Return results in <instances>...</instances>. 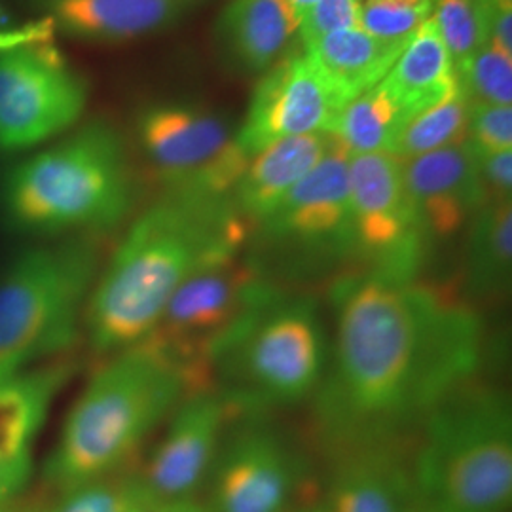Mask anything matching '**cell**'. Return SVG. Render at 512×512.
Listing matches in <instances>:
<instances>
[{
  "instance_id": "1",
  "label": "cell",
  "mask_w": 512,
  "mask_h": 512,
  "mask_svg": "<svg viewBox=\"0 0 512 512\" xmlns=\"http://www.w3.org/2000/svg\"><path fill=\"white\" fill-rule=\"evenodd\" d=\"M336 332L313 401L323 452L406 446L440 404L476 380L486 329L467 300L421 277L349 270L330 287Z\"/></svg>"
},
{
  "instance_id": "2",
  "label": "cell",
  "mask_w": 512,
  "mask_h": 512,
  "mask_svg": "<svg viewBox=\"0 0 512 512\" xmlns=\"http://www.w3.org/2000/svg\"><path fill=\"white\" fill-rule=\"evenodd\" d=\"M247 220L234 200L165 196L152 205L97 275L84 327L97 353L143 342L169 300L194 275L241 256Z\"/></svg>"
},
{
  "instance_id": "3",
  "label": "cell",
  "mask_w": 512,
  "mask_h": 512,
  "mask_svg": "<svg viewBox=\"0 0 512 512\" xmlns=\"http://www.w3.org/2000/svg\"><path fill=\"white\" fill-rule=\"evenodd\" d=\"M196 389L188 370L150 340L114 353L69 410L48 480L67 494L109 478Z\"/></svg>"
},
{
  "instance_id": "4",
  "label": "cell",
  "mask_w": 512,
  "mask_h": 512,
  "mask_svg": "<svg viewBox=\"0 0 512 512\" xmlns=\"http://www.w3.org/2000/svg\"><path fill=\"white\" fill-rule=\"evenodd\" d=\"M408 454L420 512H507L512 501L509 395L473 380L423 421Z\"/></svg>"
},
{
  "instance_id": "5",
  "label": "cell",
  "mask_w": 512,
  "mask_h": 512,
  "mask_svg": "<svg viewBox=\"0 0 512 512\" xmlns=\"http://www.w3.org/2000/svg\"><path fill=\"white\" fill-rule=\"evenodd\" d=\"M133 205L128 154L116 129L93 122L12 169L4 209L31 234L99 232L126 219Z\"/></svg>"
},
{
  "instance_id": "6",
  "label": "cell",
  "mask_w": 512,
  "mask_h": 512,
  "mask_svg": "<svg viewBox=\"0 0 512 512\" xmlns=\"http://www.w3.org/2000/svg\"><path fill=\"white\" fill-rule=\"evenodd\" d=\"M329 351L319 302L283 291L256 310L217 355L213 385L243 418L296 406L315 395Z\"/></svg>"
},
{
  "instance_id": "7",
  "label": "cell",
  "mask_w": 512,
  "mask_h": 512,
  "mask_svg": "<svg viewBox=\"0 0 512 512\" xmlns=\"http://www.w3.org/2000/svg\"><path fill=\"white\" fill-rule=\"evenodd\" d=\"M99 275L92 239L35 247L0 277V380L73 348Z\"/></svg>"
},
{
  "instance_id": "8",
  "label": "cell",
  "mask_w": 512,
  "mask_h": 512,
  "mask_svg": "<svg viewBox=\"0 0 512 512\" xmlns=\"http://www.w3.org/2000/svg\"><path fill=\"white\" fill-rule=\"evenodd\" d=\"M349 158L332 135L323 160L256 224L249 256L279 287L340 277L344 266L353 268Z\"/></svg>"
},
{
  "instance_id": "9",
  "label": "cell",
  "mask_w": 512,
  "mask_h": 512,
  "mask_svg": "<svg viewBox=\"0 0 512 512\" xmlns=\"http://www.w3.org/2000/svg\"><path fill=\"white\" fill-rule=\"evenodd\" d=\"M285 291L249 255L209 268L173 294L145 340L188 370L198 389L215 387L211 368L247 319Z\"/></svg>"
},
{
  "instance_id": "10",
  "label": "cell",
  "mask_w": 512,
  "mask_h": 512,
  "mask_svg": "<svg viewBox=\"0 0 512 512\" xmlns=\"http://www.w3.org/2000/svg\"><path fill=\"white\" fill-rule=\"evenodd\" d=\"M353 270L416 279L429 260L425 238L406 196L403 162L391 152L349 158Z\"/></svg>"
},
{
  "instance_id": "11",
  "label": "cell",
  "mask_w": 512,
  "mask_h": 512,
  "mask_svg": "<svg viewBox=\"0 0 512 512\" xmlns=\"http://www.w3.org/2000/svg\"><path fill=\"white\" fill-rule=\"evenodd\" d=\"M88 95L54 42L0 54V150L37 147L73 128Z\"/></svg>"
},
{
  "instance_id": "12",
  "label": "cell",
  "mask_w": 512,
  "mask_h": 512,
  "mask_svg": "<svg viewBox=\"0 0 512 512\" xmlns=\"http://www.w3.org/2000/svg\"><path fill=\"white\" fill-rule=\"evenodd\" d=\"M211 469L209 512H285L304 476L293 444L258 416L222 440Z\"/></svg>"
},
{
  "instance_id": "13",
  "label": "cell",
  "mask_w": 512,
  "mask_h": 512,
  "mask_svg": "<svg viewBox=\"0 0 512 512\" xmlns=\"http://www.w3.org/2000/svg\"><path fill=\"white\" fill-rule=\"evenodd\" d=\"M344 107L310 55L285 54L274 67L262 73L243 126L234 139L253 158L262 148L281 139L332 133Z\"/></svg>"
},
{
  "instance_id": "14",
  "label": "cell",
  "mask_w": 512,
  "mask_h": 512,
  "mask_svg": "<svg viewBox=\"0 0 512 512\" xmlns=\"http://www.w3.org/2000/svg\"><path fill=\"white\" fill-rule=\"evenodd\" d=\"M232 418L236 412L217 387L190 391L177 404L139 478L156 503L194 497L215 465Z\"/></svg>"
},
{
  "instance_id": "15",
  "label": "cell",
  "mask_w": 512,
  "mask_h": 512,
  "mask_svg": "<svg viewBox=\"0 0 512 512\" xmlns=\"http://www.w3.org/2000/svg\"><path fill=\"white\" fill-rule=\"evenodd\" d=\"M401 162L406 196L431 245L456 236L488 203L467 141Z\"/></svg>"
},
{
  "instance_id": "16",
  "label": "cell",
  "mask_w": 512,
  "mask_h": 512,
  "mask_svg": "<svg viewBox=\"0 0 512 512\" xmlns=\"http://www.w3.org/2000/svg\"><path fill=\"white\" fill-rule=\"evenodd\" d=\"M137 133L165 186L183 183L202 173L234 143L222 118L190 105H154L143 110Z\"/></svg>"
},
{
  "instance_id": "17",
  "label": "cell",
  "mask_w": 512,
  "mask_h": 512,
  "mask_svg": "<svg viewBox=\"0 0 512 512\" xmlns=\"http://www.w3.org/2000/svg\"><path fill=\"white\" fill-rule=\"evenodd\" d=\"M69 376V363H55L0 380V501L27 484L35 440Z\"/></svg>"
},
{
  "instance_id": "18",
  "label": "cell",
  "mask_w": 512,
  "mask_h": 512,
  "mask_svg": "<svg viewBox=\"0 0 512 512\" xmlns=\"http://www.w3.org/2000/svg\"><path fill=\"white\" fill-rule=\"evenodd\" d=\"M323 512H420L406 446H378L332 459Z\"/></svg>"
},
{
  "instance_id": "19",
  "label": "cell",
  "mask_w": 512,
  "mask_h": 512,
  "mask_svg": "<svg viewBox=\"0 0 512 512\" xmlns=\"http://www.w3.org/2000/svg\"><path fill=\"white\" fill-rule=\"evenodd\" d=\"M300 19L293 0H230L215 25L220 54L241 73H266L289 48Z\"/></svg>"
},
{
  "instance_id": "20",
  "label": "cell",
  "mask_w": 512,
  "mask_h": 512,
  "mask_svg": "<svg viewBox=\"0 0 512 512\" xmlns=\"http://www.w3.org/2000/svg\"><path fill=\"white\" fill-rule=\"evenodd\" d=\"M194 0H44L55 29L90 42H128L173 25Z\"/></svg>"
},
{
  "instance_id": "21",
  "label": "cell",
  "mask_w": 512,
  "mask_h": 512,
  "mask_svg": "<svg viewBox=\"0 0 512 512\" xmlns=\"http://www.w3.org/2000/svg\"><path fill=\"white\" fill-rule=\"evenodd\" d=\"M332 133L275 141L255 154L241 177L234 203L247 222L260 224L327 154Z\"/></svg>"
},
{
  "instance_id": "22",
  "label": "cell",
  "mask_w": 512,
  "mask_h": 512,
  "mask_svg": "<svg viewBox=\"0 0 512 512\" xmlns=\"http://www.w3.org/2000/svg\"><path fill=\"white\" fill-rule=\"evenodd\" d=\"M408 40H385L357 27L319 38L304 46V52L310 55L332 92L348 105L353 97L384 80Z\"/></svg>"
},
{
  "instance_id": "23",
  "label": "cell",
  "mask_w": 512,
  "mask_h": 512,
  "mask_svg": "<svg viewBox=\"0 0 512 512\" xmlns=\"http://www.w3.org/2000/svg\"><path fill=\"white\" fill-rule=\"evenodd\" d=\"M403 110L404 122L458 92V74L433 18L421 23L384 78Z\"/></svg>"
},
{
  "instance_id": "24",
  "label": "cell",
  "mask_w": 512,
  "mask_h": 512,
  "mask_svg": "<svg viewBox=\"0 0 512 512\" xmlns=\"http://www.w3.org/2000/svg\"><path fill=\"white\" fill-rule=\"evenodd\" d=\"M512 279V200L488 202L469 222L463 289L469 300L503 298Z\"/></svg>"
},
{
  "instance_id": "25",
  "label": "cell",
  "mask_w": 512,
  "mask_h": 512,
  "mask_svg": "<svg viewBox=\"0 0 512 512\" xmlns=\"http://www.w3.org/2000/svg\"><path fill=\"white\" fill-rule=\"evenodd\" d=\"M404 124V114L384 80L353 97L342 109L332 135L349 156L391 152L393 141Z\"/></svg>"
},
{
  "instance_id": "26",
  "label": "cell",
  "mask_w": 512,
  "mask_h": 512,
  "mask_svg": "<svg viewBox=\"0 0 512 512\" xmlns=\"http://www.w3.org/2000/svg\"><path fill=\"white\" fill-rule=\"evenodd\" d=\"M469 103L461 90L448 99L421 110L404 122L391 147V154L399 160H408L454 147L467 141Z\"/></svg>"
},
{
  "instance_id": "27",
  "label": "cell",
  "mask_w": 512,
  "mask_h": 512,
  "mask_svg": "<svg viewBox=\"0 0 512 512\" xmlns=\"http://www.w3.org/2000/svg\"><path fill=\"white\" fill-rule=\"evenodd\" d=\"M456 74L469 105H511L512 55L486 44Z\"/></svg>"
},
{
  "instance_id": "28",
  "label": "cell",
  "mask_w": 512,
  "mask_h": 512,
  "mask_svg": "<svg viewBox=\"0 0 512 512\" xmlns=\"http://www.w3.org/2000/svg\"><path fill=\"white\" fill-rule=\"evenodd\" d=\"M431 18L456 71L486 46L484 18L478 0H435Z\"/></svg>"
},
{
  "instance_id": "29",
  "label": "cell",
  "mask_w": 512,
  "mask_h": 512,
  "mask_svg": "<svg viewBox=\"0 0 512 512\" xmlns=\"http://www.w3.org/2000/svg\"><path fill=\"white\" fill-rule=\"evenodd\" d=\"M435 0H361V29L385 40H408L433 14Z\"/></svg>"
},
{
  "instance_id": "30",
  "label": "cell",
  "mask_w": 512,
  "mask_h": 512,
  "mask_svg": "<svg viewBox=\"0 0 512 512\" xmlns=\"http://www.w3.org/2000/svg\"><path fill=\"white\" fill-rule=\"evenodd\" d=\"M361 29V0H317L302 12L300 38L308 46L344 29Z\"/></svg>"
},
{
  "instance_id": "31",
  "label": "cell",
  "mask_w": 512,
  "mask_h": 512,
  "mask_svg": "<svg viewBox=\"0 0 512 512\" xmlns=\"http://www.w3.org/2000/svg\"><path fill=\"white\" fill-rule=\"evenodd\" d=\"M467 143L476 152L512 150V105H469Z\"/></svg>"
},
{
  "instance_id": "32",
  "label": "cell",
  "mask_w": 512,
  "mask_h": 512,
  "mask_svg": "<svg viewBox=\"0 0 512 512\" xmlns=\"http://www.w3.org/2000/svg\"><path fill=\"white\" fill-rule=\"evenodd\" d=\"M135 478L95 480L65 494L52 512H124L133 492Z\"/></svg>"
},
{
  "instance_id": "33",
  "label": "cell",
  "mask_w": 512,
  "mask_h": 512,
  "mask_svg": "<svg viewBox=\"0 0 512 512\" xmlns=\"http://www.w3.org/2000/svg\"><path fill=\"white\" fill-rule=\"evenodd\" d=\"M54 19L44 18L27 23H16L14 18L0 6V54L14 52L19 48H29L38 44L54 42Z\"/></svg>"
},
{
  "instance_id": "34",
  "label": "cell",
  "mask_w": 512,
  "mask_h": 512,
  "mask_svg": "<svg viewBox=\"0 0 512 512\" xmlns=\"http://www.w3.org/2000/svg\"><path fill=\"white\" fill-rule=\"evenodd\" d=\"M473 152L488 202H511L512 150Z\"/></svg>"
},
{
  "instance_id": "35",
  "label": "cell",
  "mask_w": 512,
  "mask_h": 512,
  "mask_svg": "<svg viewBox=\"0 0 512 512\" xmlns=\"http://www.w3.org/2000/svg\"><path fill=\"white\" fill-rule=\"evenodd\" d=\"M156 505H158V503L150 497V494L145 490V486L141 484V480L135 478V482H133V492H131L128 507H126V511L124 512H152V509H154Z\"/></svg>"
},
{
  "instance_id": "36",
  "label": "cell",
  "mask_w": 512,
  "mask_h": 512,
  "mask_svg": "<svg viewBox=\"0 0 512 512\" xmlns=\"http://www.w3.org/2000/svg\"><path fill=\"white\" fill-rule=\"evenodd\" d=\"M152 512H209V509H207V505L198 503L194 497H188V499H179V501L158 503Z\"/></svg>"
},
{
  "instance_id": "37",
  "label": "cell",
  "mask_w": 512,
  "mask_h": 512,
  "mask_svg": "<svg viewBox=\"0 0 512 512\" xmlns=\"http://www.w3.org/2000/svg\"><path fill=\"white\" fill-rule=\"evenodd\" d=\"M294 4H296V8L300 10V14L308 8V6H311L313 2H317V0H293Z\"/></svg>"
},
{
  "instance_id": "38",
  "label": "cell",
  "mask_w": 512,
  "mask_h": 512,
  "mask_svg": "<svg viewBox=\"0 0 512 512\" xmlns=\"http://www.w3.org/2000/svg\"><path fill=\"white\" fill-rule=\"evenodd\" d=\"M304 512H323V511H321V507H319V509H310V511H304Z\"/></svg>"
}]
</instances>
